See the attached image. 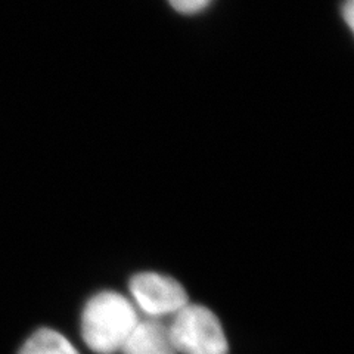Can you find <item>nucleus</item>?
<instances>
[{
    "label": "nucleus",
    "mask_w": 354,
    "mask_h": 354,
    "mask_svg": "<svg viewBox=\"0 0 354 354\" xmlns=\"http://www.w3.org/2000/svg\"><path fill=\"white\" fill-rule=\"evenodd\" d=\"M130 291L143 312L152 316L179 312L187 306V295L183 286L162 274H136L130 281Z\"/></svg>",
    "instance_id": "obj_3"
},
{
    "label": "nucleus",
    "mask_w": 354,
    "mask_h": 354,
    "mask_svg": "<svg viewBox=\"0 0 354 354\" xmlns=\"http://www.w3.org/2000/svg\"><path fill=\"white\" fill-rule=\"evenodd\" d=\"M342 12H344V19L347 22V26L350 30L354 28V2L353 0H347L346 6L342 8Z\"/></svg>",
    "instance_id": "obj_7"
},
{
    "label": "nucleus",
    "mask_w": 354,
    "mask_h": 354,
    "mask_svg": "<svg viewBox=\"0 0 354 354\" xmlns=\"http://www.w3.org/2000/svg\"><path fill=\"white\" fill-rule=\"evenodd\" d=\"M212 2L213 0H169V3L176 12L183 15H194L198 12H203Z\"/></svg>",
    "instance_id": "obj_6"
},
{
    "label": "nucleus",
    "mask_w": 354,
    "mask_h": 354,
    "mask_svg": "<svg viewBox=\"0 0 354 354\" xmlns=\"http://www.w3.org/2000/svg\"><path fill=\"white\" fill-rule=\"evenodd\" d=\"M138 324V315L126 297L101 292L84 308L82 332L88 348L99 354H113L124 347Z\"/></svg>",
    "instance_id": "obj_1"
},
{
    "label": "nucleus",
    "mask_w": 354,
    "mask_h": 354,
    "mask_svg": "<svg viewBox=\"0 0 354 354\" xmlns=\"http://www.w3.org/2000/svg\"><path fill=\"white\" fill-rule=\"evenodd\" d=\"M18 354H79V351L59 332L40 329L27 339Z\"/></svg>",
    "instance_id": "obj_5"
},
{
    "label": "nucleus",
    "mask_w": 354,
    "mask_h": 354,
    "mask_svg": "<svg viewBox=\"0 0 354 354\" xmlns=\"http://www.w3.org/2000/svg\"><path fill=\"white\" fill-rule=\"evenodd\" d=\"M124 354H176L169 329L155 320L139 322L121 348Z\"/></svg>",
    "instance_id": "obj_4"
},
{
    "label": "nucleus",
    "mask_w": 354,
    "mask_h": 354,
    "mask_svg": "<svg viewBox=\"0 0 354 354\" xmlns=\"http://www.w3.org/2000/svg\"><path fill=\"white\" fill-rule=\"evenodd\" d=\"M171 344L183 354H227V341L218 319L203 306H185L169 329Z\"/></svg>",
    "instance_id": "obj_2"
}]
</instances>
